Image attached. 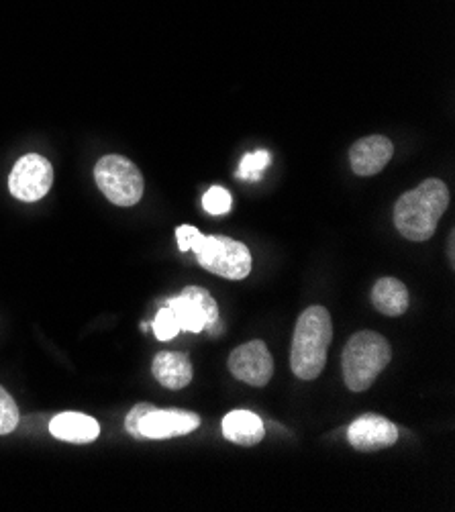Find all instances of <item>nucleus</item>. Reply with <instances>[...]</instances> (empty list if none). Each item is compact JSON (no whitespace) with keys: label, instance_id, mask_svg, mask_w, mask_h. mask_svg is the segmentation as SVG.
I'll use <instances>...</instances> for the list:
<instances>
[{"label":"nucleus","instance_id":"nucleus-22","mask_svg":"<svg viewBox=\"0 0 455 512\" xmlns=\"http://www.w3.org/2000/svg\"><path fill=\"white\" fill-rule=\"evenodd\" d=\"M449 258L453 262V233H451V239H449Z\"/></svg>","mask_w":455,"mask_h":512},{"label":"nucleus","instance_id":"nucleus-9","mask_svg":"<svg viewBox=\"0 0 455 512\" xmlns=\"http://www.w3.org/2000/svg\"><path fill=\"white\" fill-rule=\"evenodd\" d=\"M200 427V417L190 411H178V408H172V411H160V408H154V411L147 413L139 421V435L141 439H174L188 435Z\"/></svg>","mask_w":455,"mask_h":512},{"label":"nucleus","instance_id":"nucleus-21","mask_svg":"<svg viewBox=\"0 0 455 512\" xmlns=\"http://www.w3.org/2000/svg\"><path fill=\"white\" fill-rule=\"evenodd\" d=\"M200 237H202V233L192 225H180L176 229V239H178L180 251H190Z\"/></svg>","mask_w":455,"mask_h":512},{"label":"nucleus","instance_id":"nucleus-10","mask_svg":"<svg viewBox=\"0 0 455 512\" xmlns=\"http://www.w3.org/2000/svg\"><path fill=\"white\" fill-rule=\"evenodd\" d=\"M347 441L358 451L388 449L398 441V427L380 415L368 413L349 425Z\"/></svg>","mask_w":455,"mask_h":512},{"label":"nucleus","instance_id":"nucleus-14","mask_svg":"<svg viewBox=\"0 0 455 512\" xmlns=\"http://www.w3.org/2000/svg\"><path fill=\"white\" fill-rule=\"evenodd\" d=\"M223 435L231 443H237L243 447H254L264 439L266 429L262 419L256 413L231 411L223 419Z\"/></svg>","mask_w":455,"mask_h":512},{"label":"nucleus","instance_id":"nucleus-15","mask_svg":"<svg viewBox=\"0 0 455 512\" xmlns=\"http://www.w3.org/2000/svg\"><path fill=\"white\" fill-rule=\"evenodd\" d=\"M409 290L396 278H382L372 288L374 309L386 317H400L409 309Z\"/></svg>","mask_w":455,"mask_h":512},{"label":"nucleus","instance_id":"nucleus-5","mask_svg":"<svg viewBox=\"0 0 455 512\" xmlns=\"http://www.w3.org/2000/svg\"><path fill=\"white\" fill-rule=\"evenodd\" d=\"M94 180L117 207H133L143 196V176L139 168L123 156H105L94 166Z\"/></svg>","mask_w":455,"mask_h":512},{"label":"nucleus","instance_id":"nucleus-19","mask_svg":"<svg viewBox=\"0 0 455 512\" xmlns=\"http://www.w3.org/2000/svg\"><path fill=\"white\" fill-rule=\"evenodd\" d=\"M151 327H154V333L160 341H170L174 339L182 329H180V323L174 315V311L170 309V306H164V309L158 311L154 323H151Z\"/></svg>","mask_w":455,"mask_h":512},{"label":"nucleus","instance_id":"nucleus-11","mask_svg":"<svg viewBox=\"0 0 455 512\" xmlns=\"http://www.w3.org/2000/svg\"><path fill=\"white\" fill-rule=\"evenodd\" d=\"M394 156V145L384 135H370L356 141L349 149L351 170L358 176H376Z\"/></svg>","mask_w":455,"mask_h":512},{"label":"nucleus","instance_id":"nucleus-6","mask_svg":"<svg viewBox=\"0 0 455 512\" xmlns=\"http://www.w3.org/2000/svg\"><path fill=\"white\" fill-rule=\"evenodd\" d=\"M166 306L174 311L180 329L188 333H202L209 325L219 321L217 300L200 286H188L178 296L170 298Z\"/></svg>","mask_w":455,"mask_h":512},{"label":"nucleus","instance_id":"nucleus-2","mask_svg":"<svg viewBox=\"0 0 455 512\" xmlns=\"http://www.w3.org/2000/svg\"><path fill=\"white\" fill-rule=\"evenodd\" d=\"M333 339V323L325 306H309L296 321L290 368L300 380H315L321 376L327 364V353Z\"/></svg>","mask_w":455,"mask_h":512},{"label":"nucleus","instance_id":"nucleus-17","mask_svg":"<svg viewBox=\"0 0 455 512\" xmlns=\"http://www.w3.org/2000/svg\"><path fill=\"white\" fill-rule=\"evenodd\" d=\"M21 415L13 396L0 386V437L13 433L19 427Z\"/></svg>","mask_w":455,"mask_h":512},{"label":"nucleus","instance_id":"nucleus-8","mask_svg":"<svg viewBox=\"0 0 455 512\" xmlns=\"http://www.w3.org/2000/svg\"><path fill=\"white\" fill-rule=\"evenodd\" d=\"M231 374L256 388H264L274 374V360L264 341H249L231 351L227 362Z\"/></svg>","mask_w":455,"mask_h":512},{"label":"nucleus","instance_id":"nucleus-18","mask_svg":"<svg viewBox=\"0 0 455 512\" xmlns=\"http://www.w3.org/2000/svg\"><path fill=\"white\" fill-rule=\"evenodd\" d=\"M233 207V198L223 186H213L202 196V209L209 215H225Z\"/></svg>","mask_w":455,"mask_h":512},{"label":"nucleus","instance_id":"nucleus-1","mask_svg":"<svg viewBox=\"0 0 455 512\" xmlns=\"http://www.w3.org/2000/svg\"><path fill=\"white\" fill-rule=\"evenodd\" d=\"M447 207L449 190L445 182L429 178L396 200L394 225L404 239L423 243L435 235V229Z\"/></svg>","mask_w":455,"mask_h":512},{"label":"nucleus","instance_id":"nucleus-7","mask_svg":"<svg viewBox=\"0 0 455 512\" xmlns=\"http://www.w3.org/2000/svg\"><path fill=\"white\" fill-rule=\"evenodd\" d=\"M54 186V168L39 153H27L11 170L9 190L21 202H37Z\"/></svg>","mask_w":455,"mask_h":512},{"label":"nucleus","instance_id":"nucleus-13","mask_svg":"<svg viewBox=\"0 0 455 512\" xmlns=\"http://www.w3.org/2000/svg\"><path fill=\"white\" fill-rule=\"evenodd\" d=\"M49 433L66 443H92L100 435V425L82 413H62L49 423Z\"/></svg>","mask_w":455,"mask_h":512},{"label":"nucleus","instance_id":"nucleus-12","mask_svg":"<svg viewBox=\"0 0 455 512\" xmlns=\"http://www.w3.org/2000/svg\"><path fill=\"white\" fill-rule=\"evenodd\" d=\"M156 380L168 390H182L192 382V362L186 353L162 351L151 364Z\"/></svg>","mask_w":455,"mask_h":512},{"label":"nucleus","instance_id":"nucleus-4","mask_svg":"<svg viewBox=\"0 0 455 512\" xmlns=\"http://www.w3.org/2000/svg\"><path fill=\"white\" fill-rule=\"evenodd\" d=\"M198 264L207 272L227 278V280H243L251 272V253L249 249L225 235H202L194 247Z\"/></svg>","mask_w":455,"mask_h":512},{"label":"nucleus","instance_id":"nucleus-20","mask_svg":"<svg viewBox=\"0 0 455 512\" xmlns=\"http://www.w3.org/2000/svg\"><path fill=\"white\" fill-rule=\"evenodd\" d=\"M154 404H149V402H141V404H135L131 411H129V415H127V419H125V429H127V433L129 435H133L135 439H141V435H139V421L147 415V413H151L154 411Z\"/></svg>","mask_w":455,"mask_h":512},{"label":"nucleus","instance_id":"nucleus-3","mask_svg":"<svg viewBox=\"0 0 455 512\" xmlns=\"http://www.w3.org/2000/svg\"><path fill=\"white\" fill-rule=\"evenodd\" d=\"M392 360L390 343L376 331L353 335L341 355L345 386L351 392H366Z\"/></svg>","mask_w":455,"mask_h":512},{"label":"nucleus","instance_id":"nucleus-16","mask_svg":"<svg viewBox=\"0 0 455 512\" xmlns=\"http://www.w3.org/2000/svg\"><path fill=\"white\" fill-rule=\"evenodd\" d=\"M270 166V153L266 149L254 151V153H247L243 156L239 170H237V178L241 180H254L258 182L262 178V174L266 172V168Z\"/></svg>","mask_w":455,"mask_h":512}]
</instances>
